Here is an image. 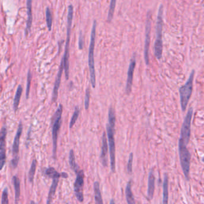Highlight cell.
I'll return each instance as SVG.
<instances>
[{"instance_id": "1", "label": "cell", "mask_w": 204, "mask_h": 204, "mask_svg": "<svg viewBox=\"0 0 204 204\" xmlns=\"http://www.w3.org/2000/svg\"><path fill=\"white\" fill-rule=\"evenodd\" d=\"M74 9L72 5H70L68 7V15H67V30H66V40L65 46V52L62 58L63 62V67L65 77L66 80L69 78V49L71 33V28L73 19Z\"/></svg>"}, {"instance_id": "2", "label": "cell", "mask_w": 204, "mask_h": 204, "mask_svg": "<svg viewBox=\"0 0 204 204\" xmlns=\"http://www.w3.org/2000/svg\"><path fill=\"white\" fill-rule=\"evenodd\" d=\"M163 7L161 4L159 6L157 21L156 25V40L155 43V55L158 59H160L163 52V41H162V31H163Z\"/></svg>"}, {"instance_id": "3", "label": "cell", "mask_w": 204, "mask_h": 204, "mask_svg": "<svg viewBox=\"0 0 204 204\" xmlns=\"http://www.w3.org/2000/svg\"><path fill=\"white\" fill-rule=\"evenodd\" d=\"M96 21H94L92 28L91 34V41L89 47V54H88V63L89 68L90 78L91 84L93 88H95L96 86V74L95 68V59H94V51L96 40Z\"/></svg>"}, {"instance_id": "4", "label": "cell", "mask_w": 204, "mask_h": 204, "mask_svg": "<svg viewBox=\"0 0 204 204\" xmlns=\"http://www.w3.org/2000/svg\"><path fill=\"white\" fill-rule=\"evenodd\" d=\"M194 76L195 71L192 70L188 81L179 89L180 104L183 111H185L193 92Z\"/></svg>"}, {"instance_id": "5", "label": "cell", "mask_w": 204, "mask_h": 204, "mask_svg": "<svg viewBox=\"0 0 204 204\" xmlns=\"http://www.w3.org/2000/svg\"><path fill=\"white\" fill-rule=\"evenodd\" d=\"M178 150L180 163L183 173L186 180L189 181L190 178L189 173L191 159L190 153L188 148H187V146L180 140H179L178 143Z\"/></svg>"}, {"instance_id": "6", "label": "cell", "mask_w": 204, "mask_h": 204, "mask_svg": "<svg viewBox=\"0 0 204 204\" xmlns=\"http://www.w3.org/2000/svg\"><path fill=\"white\" fill-rule=\"evenodd\" d=\"M62 106L59 104L52 117V140H53V157L56 158V150L58 132L61 125Z\"/></svg>"}, {"instance_id": "7", "label": "cell", "mask_w": 204, "mask_h": 204, "mask_svg": "<svg viewBox=\"0 0 204 204\" xmlns=\"http://www.w3.org/2000/svg\"><path fill=\"white\" fill-rule=\"evenodd\" d=\"M193 113V110L192 107H190L188 113H187L184 122L183 123L181 132H180V138L179 140L184 143L186 146H188L190 141V132H191V122L192 118Z\"/></svg>"}, {"instance_id": "8", "label": "cell", "mask_w": 204, "mask_h": 204, "mask_svg": "<svg viewBox=\"0 0 204 204\" xmlns=\"http://www.w3.org/2000/svg\"><path fill=\"white\" fill-rule=\"evenodd\" d=\"M107 133L109 144L110 156V165L111 169L113 173H115L116 170V147L114 140V129H113L110 125L107 123L106 125Z\"/></svg>"}, {"instance_id": "9", "label": "cell", "mask_w": 204, "mask_h": 204, "mask_svg": "<svg viewBox=\"0 0 204 204\" xmlns=\"http://www.w3.org/2000/svg\"><path fill=\"white\" fill-rule=\"evenodd\" d=\"M151 28V12L148 11L146 24V38L144 44V59L147 65L149 64V47L150 43V33Z\"/></svg>"}, {"instance_id": "10", "label": "cell", "mask_w": 204, "mask_h": 204, "mask_svg": "<svg viewBox=\"0 0 204 204\" xmlns=\"http://www.w3.org/2000/svg\"><path fill=\"white\" fill-rule=\"evenodd\" d=\"M77 177L76 179V181L74 183V192L78 200L80 202H82L84 199L83 196V185H84V173L82 170H79V171L76 173Z\"/></svg>"}, {"instance_id": "11", "label": "cell", "mask_w": 204, "mask_h": 204, "mask_svg": "<svg viewBox=\"0 0 204 204\" xmlns=\"http://www.w3.org/2000/svg\"><path fill=\"white\" fill-rule=\"evenodd\" d=\"M7 135V128L3 126L1 131V137H0V166L2 169L5 165L6 160V139Z\"/></svg>"}, {"instance_id": "12", "label": "cell", "mask_w": 204, "mask_h": 204, "mask_svg": "<svg viewBox=\"0 0 204 204\" xmlns=\"http://www.w3.org/2000/svg\"><path fill=\"white\" fill-rule=\"evenodd\" d=\"M136 66V59H135V55H134L133 56L131 59V62L129 65L128 71V76H127V80H126V93L129 95L131 92L132 91V83H133V73L134 70Z\"/></svg>"}, {"instance_id": "13", "label": "cell", "mask_w": 204, "mask_h": 204, "mask_svg": "<svg viewBox=\"0 0 204 204\" xmlns=\"http://www.w3.org/2000/svg\"><path fill=\"white\" fill-rule=\"evenodd\" d=\"M63 70H64L63 62V60L62 59L61 62V64H60V66H59V71H58L57 76H56V80H55V82L53 90L52 101L54 102V103L56 101V100L58 99V91H59V87H60V84H61V81L62 72H63Z\"/></svg>"}, {"instance_id": "14", "label": "cell", "mask_w": 204, "mask_h": 204, "mask_svg": "<svg viewBox=\"0 0 204 204\" xmlns=\"http://www.w3.org/2000/svg\"><path fill=\"white\" fill-rule=\"evenodd\" d=\"M107 151H108V144L107 140L106 137V132H104L102 137V147H101V160L102 164L104 166L106 167L108 165V160H107Z\"/></svg>"}, {"instance_id": "15", "label": "cell", "mask_w": 204, "mask_h": 204, "mask_svg": "<svg viewBox=\"0 0 204 204\" xmlns=\"http://www.w3.org/2000/svg\"><path fill=\"white\" fill-rule=\"evenodd\" d=\"M32 0H26V13H27V20L26 29L25 31V35L28 36L31 31V28L32 23Z\"/></svg>"}, {"instance_id": "16", "label": "cell", "mask_w": 204, "mask_h": 204, "mask_svg": "<svg viewBox=\"0 0 204 204\" xmlns=\"http://www.w3.org/2000/svg\"><path fill=\"white\" fill-rule=\"evenodd\" d=\"M155 189V177L153 171H150L148 175V190H147V198L148 200H151L153 197L154 192Z\"/></svg>"}, {"instance_id": "17", "label": "cell", "mask_w": 204, "mask_h": 204, "mask_svg": "<svg viewBox=\"0 0 204 204\" xmlns=\"http://www.w3.org/2000/svg\"><path fill=\"white\" fill-rule=\"evenodd\" d=\"M22 129H23V126L21 123L19 124L18 130H17L15 137L13 141V154L14 155H18L19 152V143H20V139L22 132Z\"/></svg>"}, {"instance_id": "18", "label": "cell", "mask_w": 204, "mask_h": 204, "mask_svg": "<svg viewBox=\"0 0 204 204\" xmlns=\"http://www.w3.org/2000/svg\"><path fill=\"white\" fill-rule=\"evenodd\" d=\"M59 178L60 177H55V178H53V182L52 183V185H51V186H50L49 195H48L47 203H52V202L53 198L54 197V195L55 194L57 187L58 185Z\"/></svg>"}, {"instance_id": "19", "label": "cell", "mask_w": 204, "mask_h": 204, "mask_svg": "<svg viewBox=\"0 0 204 204\" xmlns=\"http://www.w3.org/2000/svg\"><path fill=\"white\" fill-rule=\"evenodd\" d=\"M12 180L15 192V202L17 203L19 200L21 195V182L18 177L15 175L13 177Z\"/></svg>"}, {"instance_id": "20", "label": "cell", "mask_w": 204, "mask_h": 204, "mask_svg": "<svg viewBox=\"0 0 204 204\" xmlns=\"http://www.w3.org/2000/svg\"><path fill=\"white\" fill-rule=\"evenodd\" d=\"M22 91H23L22 87L21 86V85H19L18 88H17V91H16L14 98V101H13V108H14V111H16L18 109Z\"/></svg>"}, {"instance_id": "21", "label": "cell", "mask_w": 204, "mask_h": 204, "mask_svg": "<svg viewBox=\"0 0 204 204\" xmlns=\"http://www.w3.org/2000/svg\"><path fill=\"white\" fill-rule=\"evenodd\" d=\"M131 181H129L126 187L125 190V194H126V199L128 203L129 204H134L135 203V201L134 199V197L132 192L131 189Z\"/></svg>"}, {"instance_id": "22", "label": "cell", "mask_w": 204, "mask_h": 204, "mask_svg": "<svg viewBox=\"0 0 204 204\" xmlns=\"http://www.w3.org/2000/svg\"><path fill=\"white\" fill-rule=\"evenodd\" d=\"M168 203V177L166 174L164 176L163 183V203Z\"/></svg>"}, {"instance_id": "23", "label": "cell", "mask_w": 204, "mask_h": 204, "mask_svg": "<svg viewBox=\"0 0 204 204\" xmlns=\"http://www.w3.org/2000/svg\"><path fill=\"white\" fill-rule=\"evenodd\" d=\"M93 188H94V193H95V200L96 203H98V204L103 203V198H102V196H101V193L100 191L99 183L98 181H95L94 183Z\"/></svg>"}, {"instance_id": "24", "label": "cell", "mask_w": 204, "mask_h": 204, "mask_svg": "<svg viewBox=\"0 0 204 204\" xmlns=\"http://www.w3.org/2000/svg\"><path fill=\"white\" fill-rule=\"evenodd\" d=\"M46 24L47 26L49 29V31H51L52 27V23H53V17H52V13L51 10L49 7H47L46 10Z\"/></svg>"}, {"instance_id": "25", "label": "cell", "mask_w": 204, "mask_h": 204, "mask_svg": "<svg viewBox=\"0 0 204 204\" xmlns=\"http://www.w3.org/2000/svg\"><path fill=\"white\" fill-rule=\"evenodd\" d=\"M108 124L110 125V126L113 129L115 128L116 115H115V111L112 107H110L109 111H108Z\"/></svg>"}, {"instance_id": "26", "label": "cell", "mask_w": 204, "mask_h": 204, "mask_svg": "<svg viewBox=\"0 0 204 204\" xmlns=\"http://www.w3.org/2000/svg\"><path fill=\"white\" fill-rule=\"evenodd\" d=\"M69 163L71 166V168L74 170V171L77 173L78 171V167L76 162V159H75V155L74 153V151L73 150H71L70 151L69 155Z\"/></svg>"}, {"instance_id": "27", "label": "cell", "mask_w": 204, "mask_h": 204, "mask_svg": "<svg viewBox=\"0 0 204 204\" xmlns=\"http://www.w3.org/2000/svg\"><path fill=\"white\" fill-rule=\"evenodd\" d=\"M36 166H37V161L36 159L33 160L29 171L28 173V179L31 183H32L34 178V175L36 174Z\"/></svg>"}, {"instance_id": "28", "label": "cell", "mask_w": 204, "mask_h": 204, "mask_svg": "<svg viewBox=\"0 0 204 204\" xmlns=\"http://www.w3.org/2000/svg\"><path fill=\"white\" fill-rule=\"evenodd\" d=\"M116 0H110V7L107 16V20L108 22H110L113 18L114 13L116 8Z\"/></svg>"}, {"instance_id": "29", "label": "cell", "mask_w": 204, "mask_h": 204, "mask_svg": "<svg viewBox=\"0 0 204 204\" xmlns=\"http://www.w3.org/2000/svg\"><path fill=\"white\" fill-rule=\"evenodd\" d=\"M46 175H47L49 177L52 178H54L55 177H60L61 175L59 173H58L56 170L54 168L50 167L49 168L46 169Z\"/></svg>"}, {"instance_id": "30", "label": "cell", "mask_w": 204, "mask_h": 204, "mask_svg": "<svg viewBox=\"0 0 204 204\" xmlns=\"http://www.w3.org/2000/svg\"><path fill=\"white\" fill-rule=\"evenodd\" d=\"M79 114H80V109H79L78 107L77 106L75 108V111H74V112L72 116V117L71 118V121L70 123V128H72L73 126H74V125L76 123V122L77 121V118L78 117Z\"/></svg>"}, {"instance_id": "31", "label": "cell", "mask_w": 204, "mask_h": 204, "mask_svg": "<svg viewBox=\"0 0 204 204\" xmlns=\"http://www.w3.org/2000/svg\"><path fill=\"white\" fill-rule=\"evenodd\" d=\"M31 79H32V74H31V71L29 70L28 73V76H27V83H26V99H28L29 95Z\"/></svg>"}, {"instance_id": "32", "label": "cell", "mask_w": 204, "mask_h": 204, "mask_svg": "<svg viewBox=\"0 0 204 204\" xmlns=\"http://www.w3.org/2000/svg\"><path fill=\"white\" fill-rule=\"evenodd\" d=\"M90 90L89 88H88L86 91V95H85V99H84V108L86 110H88L89 107V101H90Z\"/></svg>"}, {"instance_id": "33", "label": "cell", "mask_w": 204, "mask_h": 204, "mask_svg": "<svg viewBox=\"0 0 204 204\" xmlns=\"http://www.w3.org/2000/svg\"><path fill=\"white\" fill-rule=\"evenodd\" d=\"M133 153H131L129 156V159H128V164H127V171L128 173L129 174H131L132 172V163H133Z\"/></svg>"}, {"instance_id": "34", "label": "cell", "mask_w": 204, "mask_h": 204, "mask_svg": "<svg viewBox=\"0 0 204 204\" xmlns=\"http://www.w3.org/2000/svg\"><path fill=\"white\" fill-rule=\"evenodd\" d=\"M8 189L6 188L2 193V198H1V203L2 204H8L9 203V199H8Z\"/></svg>"}, {"instance_id": "35", "label": "cell", "mask_w": 204, "mask_h": 204, "mask_svg": "<svg viewBox=\"0 0 204 204\" xmlns=\"http://www.w3.org/2000/svg\"><path fill=\"white\" fill-rule=\"evenodd\" d=\"M19 161V157L18 156H16L11 161V166L13 168H16L18 165Z\"/></svg>"}, {"instance_id": "36", "label": "cell", "mask_w": 204, "mask_h": 204, "mask_svg": "<svg viewBox=\"0 0 204 204\" xmlns=\"http://www.w3.org/2000/svg\"><path fill=\"white\" fill-rule=\"evenodd\" d=\"M83 46H84V39H83V37L82 34L80 33L79 38H78V47L79 49L82 50L83 48Z\"/></svg>"}, {"instance_id": "37", "label": "cell", "mask_w": 204, "mask_h": 204, "mask_svg": "<svg viewBox=\"0 0 204 204\" xmlns=\"http://www.w3.org/2000/svg\"><path fill=\"white\" fill-rule=\"evenodd\" d=\"M61 175H62L61 176H62V177H63V178H67V177H68L67 174H66V173H62Z\"/></svg>"}, {"instance_id": "38", "label": "cell", "mask_w": 204, "mask_h": 204, "mask_svg": "<svg viewBox=\"0 0 204 204\" xmlns=\"http://www.w3.org/2000/svg\"><path fill=\"white\" fill-rule=\"evenodd\" d=\"M115 203V202L113 199L111 200V201H110V203Z\"/></svg>"}]
</instances>
